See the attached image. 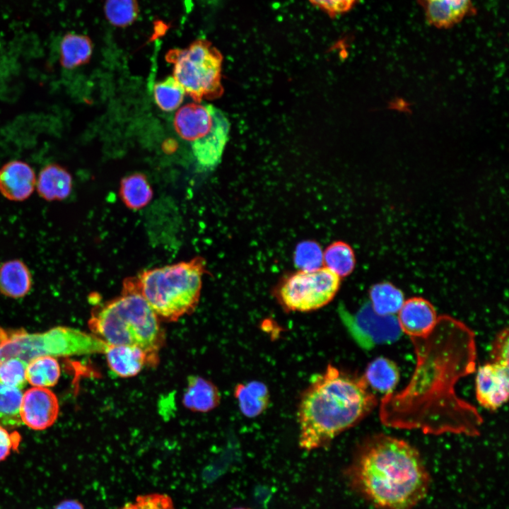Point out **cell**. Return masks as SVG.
<instances>
[{"mask_svg":"<svg viewBox=\"0 0 509 509\" xmlns=\"http://www.w3.org/2000/svg\"><path fill=\"white\" fill-rule=\"evenodd\" d=\"M36 180L35 172L28 163L9 161L0 168V193L11 201H24L33 194Z\"/></svg>","mask_w":509,"mask_h":509,"instance_id":"5bb4252c","label":"cell"},{"mask_svg":"<svg viewBox=\"0 0 509 509\" xmlns=\"http://www.w3.org/2000/svg\"><path fill=\"white\" fill-rule=\"evenodd\" d=\"M346 474L351 486L380 509H413L427 495L431 482L419 451L384 433L360 443Z\"/></svg>","mask_w":509,"mask_h":509,"instance_id":"7a4b0ae2","label":"cell"},{"mask_svg":"<svg viewBox=\"0 0 509 509\" xmlns=\"http://www.w3.org/2000/svg\"><path fill=\"white\" fill-rule=\"evenodd\" d=\"M31 273L20 259L8 260L0 266V293L10 298H21L30 291Z\"/></svg>","mask_w":509,"mask_h":509,"instance_id":"d6986e66","label":"cell"},{"mask_svg":"<svg viewBox=\"0 0 509 509\" xmlns=\"http://www.w3.org/2000/svg\"><path fill=\"white\" fill-rule=\"evenodd\" d=\"M234 394L241 412L249 418L261 414L269 401L267 387L258 381L237 385Z\"/></svg>","mask_w":509,"mask_h":509,"instance_id":"7402d4cb","label":"cell"},{"mask_svg":"<svg viewBox=\"0 0 509 509\" xmlns=\"http://www.w3.org/2000/svg\"><path fill=\"white\" fill-rule=\"evenodd\" d=\"M23 395L21 389L0 383V425L16 428L23 423L21 418Z\"/></svg>","mask_w":509,"mask_h":509,"instance_id":"4316f807","label":"cell"},{"mask_svg":"<svg viewBox=\"0 0 509 509\" xmlns=\"http://www.w3.org/2000/svg\"><path fill=\"white\" fill-rule=\"evenodd\" d=\"M294 264L300 271H313L323 264V252L318 243L311 240L300 242L294 252Z\"/></svg>","mask_w":509,"mask_h":509,"instance_id":"f546056e","label":"cell"},{"mask_svg":"<svg viewBox=\"0 0 509 509\" xmlns=\"http://www.w3.org/2000/svg\"><path fill=\"white\" fill-rule=\"evenodd\" d=\"M370 306L379 315L397 314L405 300L402 291L388 282L373 285L369 291Z\"/></svg>","mask_w":509,"mask_h":509,"instance_id":"cb8c5ba5","label":"cell"},{"mask_svg":"<svg viewBox=\"0 0 509 509\" xmlns=\"http://www.w3.org/2000/svg\"><path fill=\"white\" fill-rule=\"evenodd\" d=\"M220 399V392L211 381L199 375L188 377L182 399L185 408L194 412L205 413L215 409Z\"/></svg>","mask_w":509,"mask_h":509,"instance_id":"e0dca14e","label":"cell"},{"mask_svg":"<svg viewBox=\"0 0 509 509\" xmlns=\"http://www.w3.org/2000/svg\"><path fill=\"white\" fill-rule=\"evenodd\" d=\"M88 327L108 345L141 348L148 356L152 368L157 366L165 332L157 315L136 291L123 287L119 296L95 306Z\"/></svg>","mask_w":509,"mask_h":509,"instance_id":"277c9868","label":"cell"},{"mask_svg":"<svg viewBox=\"0 0 509 509\" xmlns=\"http://www.w3.org/2000/svg\"><path fill=\"white\" fill-rule=\"evenodd\" d=\"M323 263L326 268L338 276L345 277L354 269L356 258L351 247L341 241L329 245L323 253Z\"/></svg>","mask_w":509,"mask_h":509,"instance_id":"484cf974","label":"cell"},{"mask_svg":"<svg viewBox=\"0 0 509 509\" xmlns=\"http://www.w3.org/2000/svg\"><path fill=\"white\" fill-rule=\"evenodd\" d=\"M359 0H309L310 4L334 18L350 11Z\"/></svg>","mask_w":509,"mask_h":509,"instance_id":"d6a6232c","label":"cell"},{"mask_svg":"<svg viewBox=\"0 0 509 509\" xmlns=\"http://www.w3.org/2000/svg\"><path fill=\"white\" fill-rule=\"evenodd\" d=\"M59 411L57 397L48 388L34 387L23 393L21 418L30 428L42 431L50 427L57 420Z\"/></svg>","mask_w":509,"mask_h":509,"instance_id":"7c38bea8","label":"cell"},{"mask_svg":"<svg viewBox=\"0 0 509 509\" xmlns=\"http://www.w3.org/2000/svg\"><path fill=\"white\" fill-rule=\"evenodd\" d=\"M21 435L18 432L9 433L0 425V462L4 460L11 452L18 450Z\"/></svg>","mask_w":509,"mask_h":509,"instance_id":"836d02e7","label":"cell"},{"mask_svg":"<svg viewBox=\"0 0 509 509\" xmlns=\"http://www.w3.org/2000/svg\"><path fill=\"white\" fill-rule=\"evenodd\" d=\"M509 363L491 361L481 365L476 375V398L485 409L496 410L508 398Z\"/></svg>","mask_w":509,"mask_h":509,"instance_id":"8fae6325","label":"cell"},{"mask_svg":"<svg viewBox=\"0 0 509 509\" xmlns=\"http://www.w3.org/2000/svg\"><path fill=\"white\" fill-rule=\"evenodd\" d=\"M104 353L110 370L122 378L136 376L144 367L152 368L147 353L137 346L107 345Z\"/></svg>","mask_w":509,"mask_h":509,"instance_id":"9a60e30c","label":"cell"},{"mask_svg":"<svg viewBox=\"0 0 509 509\" xmlns=\"http://www.w3.org/2000/svg\"><path fill=\"white\" fill-rule=\"evenodd\" d=\"M165 59L172 64V76L194 102L221 94L223 57L209 40L197 39L186 48L172 49Z\"/></svg>","mask_w":509,"mask_h":509,"instance_id":"ba28073f","label":"cell"},{"mask_svg":"<svg viewBox=\"0 0 509 509\" xmlns=\"http://www.w3.org/2000/svg\"><path fill=\"white\" fill-rule=\"evenodd\" d=\"M103 11L110 24L124 28L137 20L140 8L137 0H105Z\"/></svg>","mask_w":509,"mask_h":509,"instance_id":"83f0119b","label":"cell"},{"mask_svg":"<svg viewBox=\"0 0 509 509\" xmlns=\"http://www.w3.org/2000/svg\"><path fill=\"white\" fill-rule=\"evenodd\" d=\"M397 318L402 333L414 339L429 334L438 317L429 301L421 297H413L404 301Z\"/></svg>","mask_w":509,"mask_h":509,"instance_id":"4fadbf2b","label":"cell"},{"mask_svg":"<svg viewBox=\"0 0 509 509\" xmlns=\"http://www.w3.org/2000/svg\"><path fill=\"white\" fill-rule=\"evenodd\" d=\"M205 271L204 259L196 257L143 271L125 279L123 287L139 293L160 320L174 322L197 308Z\"/></svg>","mask_w":509,"mask_h":509,"instance_id":"5b68a950","label":"cell"},{"mask_svg":"<svg viewBox=\"0 0 509 509\" xmlns=\"http://www.w3.org/2000/svg\"><path fill=\"white\" fill-rule=\"evenodd\" d=\"M185 94L183 87L173 76H168L156 83L153 88L154 100L157 105L165 112L178 108Z\"/></svg>","mask_w":509,"mask_h":509,"instance_id":"f1b7e54d","label":"cell"},{"mask_svg":"<svg viewBox=\"0 0 509 509\" xmlns=\"http://www.w3.org/2000/svg\"><path fill=\"white\" fill-rule=\"evenodd\" d=\"M27 363L16 358L0 361V383L22 390L27 383Z\"/></svg>","mask_w":509,"mask_h":509,"instance_id":"4dcf8cb0","label":"cell"},{"mask_svg":"<svg viewBox=\"0 0 509 509\" xmlns=\"http://www.w3.org/2000/svg\"><path fill=\"white\" fill-rule=\"evenodd\" d=\"M428 22L437 28H450L462 20L471 8V0H419Z\"/></svg>","mask_w":509,"mask_h":509,"instance_id":"ac0fdd59","label":"cell"},{"mask_svg":"<svg viewBox=\"0 0 509 509\" xmlns=\"http://www.w3.org/2000/svg\"><path fill=\"white\" fill-rule=\"evenodd\" d=\"M60 366L55 357L45 356L30 361L26 367L27 382L37 387L54 386L60 377Z\"/></svg>","mask_w":509,"mask_h":509,"instance_id":"d4e9b609","label":"cell"},{"mask_svg":"<svg viewBox=\"0 0 509 509\" xmlns=\"http://www.w3.org/2000/svg\"><path fill=\"white\" fill-rule=\"evenodd\" d=\"M39 196L49 201L67 198L72 189V177L63 166L50 163L42 168L36 180Z\"/></svg>","mask_w":509,"mask_h":509,"instance_id":"2e32d148","label":"cell"},{"mask_svg":"<svg viewBox=\"0 0 509 509\" xmlns=\"http://www.w3.org/2000/svg\"><path fill=\"white\" fill-rule=\"evenodd\" d=\"M119 509H175L172 498L164 493H152L138 496Z\"/></svg>","mask_w":509,"mask_h":509,"instance_id":"1f68e13d","label":"cell"},{"mask_svg":"<svg viewBox=\"0 0 509 509\" xmlns=\"http://www.w3.org/2000/svg\"><path fill=\"white\" fill-rule=\"evenodd\" d=\"M54 509H85L83 505L76 499H66L59 503Z\"/></svg>","mask_w":509,"mask_h":509,"instance_id":"d590c367","label":"cell"},{"mask_svg":"<svg viewBox=\"0 0 509 509\" xmlns=\"http://www.w3.org/2000/svg\"><path fill=\"white\" fill-rule=\"evenodd\" d=\"M411 339L416 354L414 374L401 392L384 396L381 421L426 434L479 435L482 417L455 388L460 378L475 370L474 332L462 322L443 315L426 337Z\"/></svg>","mask_w":509,"mask_h":509,"instance_id":"6da1fadb","label":"cell"},{"mask_svg":"<svg viewBox=\"0 0 509 509\" xmlns=\"http://www.w3.org/2000/svg\"><path fill=\"white\" fill-rule=\"evenodd\" d=\"M491 351L492 361L509 363L508 329L498 333L493 343Z\"/></svg>","mask_w":509,"mask_h":509,"instance_id":"e575fe53","label":"cell"},{"mask_svg":"<svg viewBox=\"0 0 509 509\" xmlns=\"http://www.w3.org/2000/svg\"><path fill=\"white\" fill-rule=\"evenodd\" d=\"M173 124L177 134L190 144L199 170L210 171L220 163L230 126L221 110L201 102L189 103L176 112Z\"/></svg>","mask_w":509,"mask_h":509,"instance_id":"52a82bcc","label":"cell"},{"mask_svg":"<svg viewBox=\"0 0 509 509\" xmlns=\"http://www.w3.org/2000/svg\"><path fill=\"white\" fill-rule=\"evenodd\" d=\"M342 318L352 338L365 349L392 343L402 333L395 315H379L370 303L354 315L344 312Z\"/></svg>","mask_w":509,"mask_h":509,"instance_id":"30bf717a","label":"cell"},{"mask_svg":"<svg viewBox=\"0 0 509 509\" xmlns=\"http://www.w3.org/2000/svg\"><path fill=\"white\" fill-rule=\"evenodd\" d=\"M362 377L372 391L385 396L394 392L399 380V370L390 359L378 357L368 365Z\"/></svg>","mask_w":509,"mask_h":509,"instance_id":"44dd1931","label":"cell"},{"mask_svg":"<svg viewBox=\"0 0 509 509\" xmlns=\"http://www.w3.org/2000/svg\"><path fill=\"white\" fill-rule=\"evenodd\" d=\"M340 286V277L326 267L298 271L283 280L277 298L290 311L308 312L328 304Z\"/></svg>","mask_w":509,"mask_h":509,"instance_id":"9c48e42d","label":"cell"},{"mask_svg":"<svg viewBox=\"0 0 509 509\" xmlns=\"http://www.w3.org/2000/svg\"><path fill=\"white\" fill-rule=\"evenodd\" d=\"M119 196L129 209H140L151 200L153 190L146 175L134 173L121 180Z\"/></svg>","mask_w":509,"mask_h":509,"instance_id":"603a6c76","label":"cell"},{"mask_svg":"<svg viewBox=\"0 0 509 509\" xmlns=\"http://www.w3.org/2000/svg\"><path fill=\"white\" fill-rule=\"evenodd\" d=\"M59 50L61 66L64 69H71L90 61L93 44L86 35L69 32L60 40Z\"/></svg>","mask_w":509,"mask_h":509,"instance_id":"ffe728a7","label":"cell"},{"mask_svg":"<svg viewBox=\"0 0 509 509\" xmlns=\"http://www.w3.org/2000/svg\"><path fill=\"white\" fill-rule=\"evenodd\" d=\"M108 344L81 330L57 327L44 332L0 327V361L16 358L28 363L40 356L104 353Z\"/></svg>","mask_w":509,"mask_h":509,"instance_id":"8992f818","label":"cell"},{"mask_svg":"<svg viewBox=\"0 0 509 509\" xmlns=\"http://www.w3.org/2000/svg\"><path fill=\"white\" fill-rule=\"evenodd\" d=\"M233 509H250V508H233Z\"/></svg>","mask_w":509,"mask_h":509,"instance_id":"8d00e7d4","label":"cell"},{"mask_svg":"<svg viewBox=\"0 0 509 509\" xmlns=\"http://www.w3.org/2000/svg\"><path fill=\"white\" fill-rule=\"evenodd\" d=\"M377 398L363 377L329 365L300 396L299 445L305 450L327 447L340 433L364 419Z\"/></svg>","mask_w":509,"mask_h":509,"instance_id":"3957f363","label":"cell"}]
</instances>
